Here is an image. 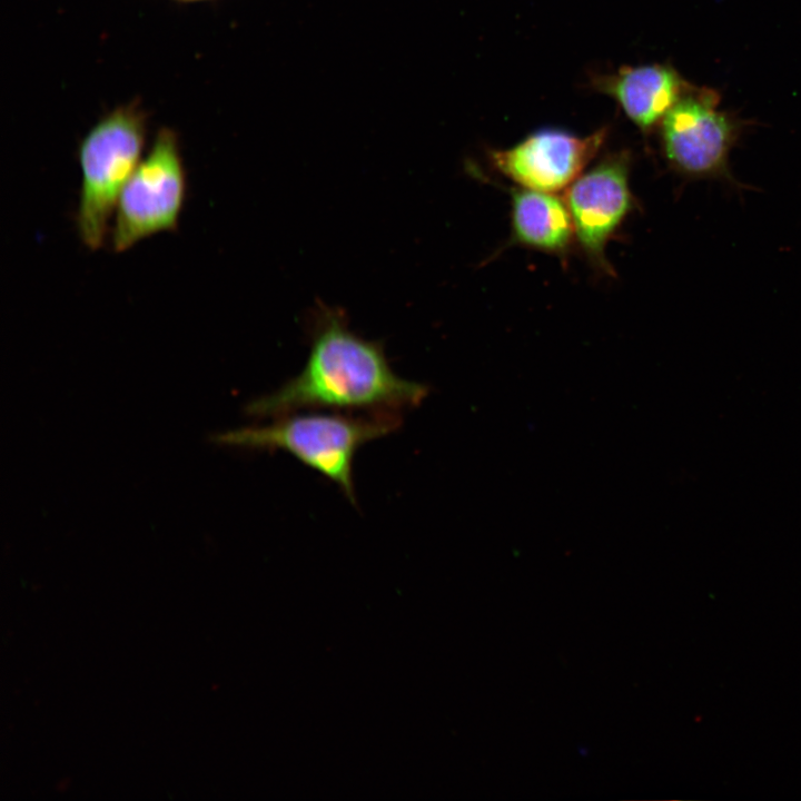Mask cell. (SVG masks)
Segmentation results:
<instances>
[{
    "instance_id": "obj_6",
    "label": "cell",
    "mask_w": 801,
    "mask_h": 801,
    "mask_svg": "<svg viewBox=\"0 0 801 801\" xmlns=\"http://www.w3.org/2000/svg\"><path fill=\"white\" fill-rule=\"evenodd\" d=\"M605 136V128L586 137L543 129L512 148L492 151L491 159L496 169L520 185L551 192L573 182L601 148Z\"/></svg>"
},
{
    "instance_id": "obj_3",
    "label": "cell",
    "mask_w": 801,
    "mask_h": 801,
    "mask_svg": "<svg viewBox=\"0 0 801 801\" xmlns=\"http://www.w3.org/2000/svg\"><path fill=\"white\" fill-rule=\"evenodd\" d=\"M146 134L145 113L129 105L101 118L79 145L76 228L90 250L100 249L106 241L119 195L140 162Z\"/></svg>"
},
{
    "instance_id": "obj_7",
    "label": "cell",
    "mask_w": 801,
    "mask_h": 801,
    "mask_svg": "<svg viewBox=\"0 0 801 801\" xmlns=\"http://www.w3.org/2000/svg\"><path fill=\"white\" fill-rule=\"evenodd\" d=\"M566 205L575 234L587 254L604 265V248L631 207L627 158L601 161L572 182Z\"/></svg>"
},
{
    "instance_id": "obj_1",
    "label": "cell",
    "mask_w": 801,
    "mask_h": 801,
    "mask_svg": "<svg viewBox=\"0 0 801 801\" xmlns=\"http://www.w3.org/2000/svg\"><path fill=\"white\" fill-rule=\"evenodd\" d=\"M309 354L301 372L249 406L258 417H279L299 409L393 412L418 406L424 384L399 377L380 343L349 326L344 312L319 305L309 328Z\"/></svg>"
},
{
    "instance_id": "obj_4",
    "label": "cell",
    "mask_w": 801,
    "mask_h": 801,
    "mask_svg": "<svg viewBox=\"0 0 801 801\" xmlns=\"http://www.w3.org/2000/svg\"><path fill=\"white\" fill-rule=\"evenodd\" d=\"M186 195L178 137L162 128L119 195L110 230L113 251L123 253L150 236L177 230Z\"/></svg>"
},
{
    "instance_id": "obj_8",
    "label": "cell",
    "mask_w": 801,
    "mask_h": 801,
    "mask_svg": "<svg viewBox=\"0 0 801 801\" xmlns=\"http://www.w3.org/2000/svg\"><path fill=\"white\" fill-rule=\"evenodd\" d=\"M595 88L613 97L626 116L642 130L661 123L668 111L692 88L669 65L622 67L600 76Z\"/></svg>"
},
{
    "instance_id": "obj_5",
    "label": "cell",
    "mask_w": 801,
    "mask_h": 801,
    "mask_svg": "<svg viewBox=\"0 0 801 801\" xmlns=\"http://www.w3.org/2000/svg\"><path fill=\"white\" fill-rule=\"evenodd\" d=\"M741 129L736 117L719 108L715 91L692 87L661 121L663 151L688 177H720L729 172V156Z\"/></svg>"
},
{
    "instance_id": "obj_9",
    "label": "cell",
    "mask_w": 801,
    "mask_h": 801,
    "mask_svg": "<svg viewBox=\"0 0 801 801\" xmlns=\"http://www.w3.org/2000/svg\"><path fill=\"white\" fill-rule=\"evenodd\" d=\"M513 230L527 246L560 251L575 233L567 205L547 191L522 189L513 194Z\"/></svg>"
},
{
    "instance_id": "obj_2",
    "label": "cell",
    "mask_w": 801,
    "mask_h": 801,
    "mask_svg": "<svg viewBox=\"0 0 801 801\" xmlns=\"http://www.w3.org/2000/svg\"><path fill=\"white\" fill-rule=\"evenodd\" d=\"M400 413L287 414L267 425L229 433V444L256 449L283 451L335 483L356 503L353 463L366 443L400 426Z\"/></svg>"
}]
</instances>
